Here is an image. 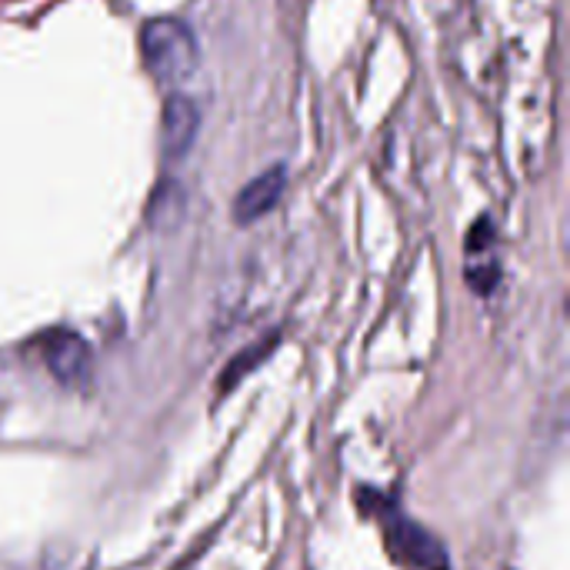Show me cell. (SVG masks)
Here are the masks:
<instances>
[{"mask_svg": "<svg viewBox=\"0 0 570 570\" xmlns=\"http://www.w3.org/2000/svg\"><path fill=\"white\" fill-rule=\"evenodd\" d=\"M361 508L381 521L387 548L397 561L417 570H448L444 544L431 531H424L414 518H407L391 498H384L377 491H361Z\"/></svg>", "mask_w": 570, "mask_h": 570, "instance_id": "6da1fadb", "label": "cell"}, {"mask_svg": "<svg viewBox=\"0 0 570 570\" xmlns=\"http://www.w3.org/2000/svg\"><path fill=\"white\" fill-rule=\"evenodd\" d=\"M197 127H200V114H197L194 100L174 94V97L164 104V124H160L164 154H167V157H184V154L194 147V140H197Z\"/></svg>", "mask_w": 570, "mask_h": 570, "instance_id": "5b68a950", "label": "cell"}, {"mask_svg": "<svg viewBox=\"0 0 570 570\" xmlns=\"http://www.w3.org/2000/svg\"><path fill=\"white\" fill-rule=\"evenodd\" d=\"M140 53L147 70L164 83L187 80L197 67V40L180 20H150L140 30Z\"/></svg>", "mask_w": 570, "mask_h": 570, "instance_id": "7a4b0ae2", "label": "cell"}, {"mask_svg": "<svg viewBox=\"0 0 570 570\" xmlns=\"http://www.w3.org/2000/svg\"><path fill=\"white\" fill-rule=\"evenodd\" d=\"M274 341H277V337H271L267 344H261V347H257L254 354H250V351H247V354H240V357H237V364L230 367V374H227V377H220V387H224V384L230 387V384H234V381H237V377H240V374H244L247 367H254V364H261V357H267V351L274 347Z\"/></svg>", "mask_w": 570, "mask_h": 570, "instance_id": "8992f818", "label": "cell"}, {"mask_svg": "<svg viewBox=\"0 0 570 570\" xmlns=\"http://www.w3.org/2000/svg\"><path fill=\"white\" fill-rule=\"evenodd\" d=\"M40 351H43V361H47L50 374L60 384L73 387V384L87 381V374H90V351H87L80 334H73V331H50L40 341Z\"/></svg>", "mask_w": 570, "mask_h": 570, "instance_id": "3957f363", "label": "cell"}, {"mask_svg": "<svg viewBox=\"0 0 570 570\" xmlns=\"http://www.w3.org/2000/svg\"><path fill=\"white\" fill-rule=\"evenodd\" d=\"M284 187H287V170L284 167H271L264 170L261 177H254L234 200V217L237 224H257L261 217H267L281 197H284Z\"/></svg>", "mask_w": 570, "mask_h": 570, "instance_id": "277c9868", "label": "cell"}]
</instances>
